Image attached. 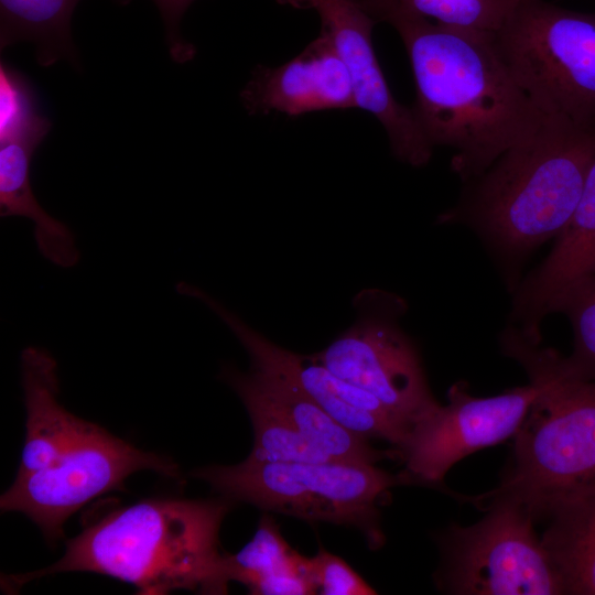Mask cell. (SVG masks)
Listing matches in <instances>:
<instances>
[{"mask_svg":"<svg viewBox=\"0 0 595 595\" xmlns=\"http://www.w3.org/2000/svg\"><path fill=\"white\" fill-rule=\"evenodd\" d=\"M241 379L279 411L311 444L335 461L375 464L393 457L369 444L326 413L295 385L279 376L255 368L238 369Z\"/></svg>","mask_w":595,"mask_h":595,"instance_id":"e0dca14e","label":"cell"},{"mask_svg":"<svg viewBox=\"0 0 595 595\" xmlns=\"http://www.w3.org/2000/svg\"><path fill=\"white\" fill-rule=\"evenodd\" d=\"M221 378L242 401L253 430L249 458L266 462L335 461L311 444L279 411L247 385L234 366H225Z\"/></svg>","mask_w":595,"mask_h":595,"instance_id":"44dd1931","label":"cell"},{"mask_svg":"<svg viewBox=\"0 0 595 595\" xmlns=\"http://www.w3.org/2000/svg\"><path fill=\"white\" fill-rule=\"evenodd\" d=\"M482 509L488 511L482 520L453 526L440 538V587L458 595L564 594L533 517L505 500Z\"/></svg>","mask_w":595,"mask_h":595,"instance_id":"52a82bcc","label":"cell"},{"mask_svg":"<svg viewBox=\"0 0 595 595\" xmlns=\"http://www.w3.org/2000/svg\"><path fill=\"white\" fill-rule=\"evenodd\" d=\"M229 502L160 497L120 507L67 540L57 562L8 575L4 585L12 589L46 575L90 572L132 584L143 595L224 594L218 533Z\"/></svg>","mask_w":595,"mask_h":595,"instance_id":"3957f363","label":"cell"},{"mask_svg":"<svg viewBox=\"0 0 595 595\" xmlns=\"http://www.w3.org/2000/svg\"><path fill=\"white\" fill-rule=\"evenodd\" d=\"M595 277V159L576 208L545 259L512 293L509 325L541 340L543 321L561 313L569 299Z\"/></svg>","mask_w":595,"mask_h":595,"instance_id":"4fadbf2b","label":"cell"},{"mask_svg":"<svg viewBox=\"0 0 595 595\" xmlns=\"http://www.w3.org/2000/svg\"><path fill=\"white\" fill-rule=\"evenodd\" d=\"M311 559L312 575L317 593L323 595L377 594L343 559L320 548Z\"/></svg>","mask_w":595,"mask_h":595,"instance_id":"d4e9b609","label":"cell"},{"mask_svg":"<svg viewBox=\"0 0 595 595\" xmlns=\"http://www.w3.org/2000/svg\"><path fill=\"white\" fill-rule=\"evenodd\" d=\"M247 586L251 594H317L311 559L294 551L274 520L264 515L250 542L235 554H223L219 582L224 594L230 582Z\"/></svg>","mask_w":595,"mask_h":595,"instance_id":"2e32d148","label":"cell"},{"mask_svg":"<svg viewBox=\"0 0 595 595\" xmlns=\"http://www.w3.org/2000/svg\"><path fill=\"white\" fill-rule=\"evenodd\" d=\"M550 519L541 540L564 594L595 595V490L563 506Z\"/></svg>","mask_w":595,"mask_h":595,"instance_id":"d6986e66","label":"cell"},{"mask_svg":"<svg viewBox=\"0 0 595 595\" xmlns=\"http://www.w3.org/2000/svg\"><path fill=\"white\" fill-rule=\"evenodd\" d=\"M241 99L251 113L299 116L357 107L350 73L322 32L289 62L257 67Z\"/></svg>","mask_w":595,"mask_h":595,"instance_id":"5bb4252c","label":"cell"},{"mask_svg":"<svg viewBox=\"0 0 595 595\" xmlns=\"http://www.w3.org/2000/svg\"><path fill=\"white\" fill-rule=\"evenodd\" d=\"M357 309L355 323L314 356L333 374L377 398L411 432L440 403L415 345L400 326L404 301L370 290L359 296Z\"/></svg>","mask_w":595,"mask_h":595,"instance_id":"ba28073f","label":"cell"},{"mask_svg":"<svg viewBox=\"0 0 595 595\" xmlns=\"http://www.w3.org/2000/svg\"><path fill=\"white\" fill-rule=\"evenodd\" d=\"M378 23L389 12H403L431 21L495 33L520 0H358Z\"/></svg>","mask_w":595,"mask_h":595,"instance_id":"7402d4cb","label":"cell"},{"mask_svg":"<svg viewBox=\"0 0 595 595\" xmlns=\"http://www.w3.org/2000/svg\"><path fill=\"white\" fill-rule=\"evenodd\" d=\"M78 2L0 0L1 50L19 41H30L36 47V58L42 66H50L60 58L75 60L71 18Z\"/></svg>","mask_w":595,"mask_h":595,"instance_id":"ffe728a7","label":"cell"},{"mask_svg":"<svg viewBox=\"0 0 595 595\" xmlns=\"http://www.w3.org/2000/svg\"><path fill=\"white\" fill-rule=\"evenodd\" d=\"M561 313L573 329V351L565 360L575 375L595 381V277L569 299Z\"/></svg>","mask_w":595,"mask_h":595,"instance_id":"cb8c5ba5","label":"cell"},{"mask_svg":"<svg viewBox=\"0 0 595 595\" xmlns=\"http://www.w3.org/2000/svg\"><path fill=\"white\" fill-rule=\"evenodd\" d=\"M163 18L172 55L175 60L183 62L193 54L191 45L185 44L178 37L180 21L194 0H153Z\"/></svg>","mask_w":595,"mask_h":595,"instance_id":"484cf974","label":"cell"},{"mask_svg":"<svg viewBox=\"0 0 595 595\" xmlns=\"http://www.w3.org/2000/svg\"><path fill=\"white\" fill-rule=\"evenodd\" d=\"M176 289L198 299L221 320L246 349L251 368L289 380L358 436L387 441L393 450L405 442L410 431L391 411L370 393L333 374L314 354L302 355L274 344L197 286L180 282Z\"/></svg>","mask_w":595,"mask_h":595,"instance_id":"8fae6325","label":"cell"},{"mask_svg":"<svg viewBox=\"0 0 595 595\" xmlns=\"http://www.w3.org/2000/svg\"><path fill=\"white\" fill-rule=\"evenodd\" d=\"M21 377L26 433L15 477L53 465L89 424L61 404L57 363L47 350L35 346L23 349Z\"/></svg>","mask_w":595,"mask_h":595,"instance_id":"9a60e30c","label":"cell"},{"mask_svg":"<svg viewBox=\"0 0 595 595\" xmlns=\"http://www.w3.org/2000/svg\"><path fill=\"white\" fill-rule=\"evenodd\" d=\"M378 22L400 35L415 82L413 115L433 148L454 151L451 169L463 183L542 121L544 112L511 75L494 33L403 12L386 13Z\"/></svg>","mask_w":595,"mask_h":595,"instance_id":"6da1fadb","label":"cell"},{"mask_svg":"<svg viewBox=\"0 0 595 595\" xmlns=\"http://www.w3.org/2000/svg\"><path fill=\"white\" fill-rule=\"evenodd\" d=\"M513 78L543 111L595 113V12L520 0L494 33Z\"/></svg>","mask_w":595,"mask_h":595,"instance_id":"8992f818","label":"cell"},{"mask_svg":"<svg viewBox=\"0 0 595 595\" xmlns=\"http://www.w3.org/2000/svg\"><path fill=\"white\" fill-rule=\"evenodd\" d=\"M50 121L36 109L33 91L17 71L0 66V143L24 141L40 145Z\"/></svg>","mask_w":595,"mask_h":595,"instance_id":"603a6c76","label":"cell"},{"mask_svg":"<svg viewBox=\"0 0 595 595\" xmlns=\"http://www.w3.org/2000/svg\"><path fill=\"white\" fill-rule=\"evenodd\" d=\"M295 9L314 10L321 32L346 64L355 89L356 105L370 112L385 128L392 154L402 163L420 167L429 163L433 147L411 108L392 95L372 45L377 23L358 0H277Z\"/></svg>","mask_w":595,"mask_h":595,"instance_id":"7c38bea8","label":"cell"},{"mask_svg":"<svg viewBox=\"0 0 595 595\" xmlns=\"http://www.w3.org/2000/svg\"><path fill=\"white\" fill-rule=\"evenodd\" d=\"M192 476L221 497L310 522L354 527L370 549L385 543L379 506L399 475L375 464L351 462H266L247 457L231 466H206Z\"/></svg>","mask_w":595,"mask_h":595,"instance_id":"5b68a950","label":"cell"},{"mask_svg":"<svg viewBox=\"0 0 595 595\" xmlns=\"http://www.w3.org/2000/svg\"><path fill=\"white\" fill-rule=\"evenodd\" d=\"M533 385L490 397L472 396L465 382L447 392V403L410 432L396 457L404 463L402 484L441 485L465 456L513 437L536 399Z\"/></svg>","mask_w":595,"mask_h":595,"instance_id":"30bf717a","label":"cell"},{"mask_svg":"<svg viewBox=\"0 0 595 595\" xmlns=\"http://www.w3.org/2000/svg\"><path fill=\"white\" fill-rule=\"evenodd\" d=\"M0 144L1 217L20 216L31 220L40 253L61 268L74 267L80 257L74 234L42 208L32 190L30 169L37 145L24 141Z\"/></svg>","mask_w":595,"mask_h":595,"instance_id":"ac0fdd59","label":"cell"},{"mask_svg":"<svg viewBox=\"0 0 595 595\" xmlns=\"http://www.w3.org/2000/svg\"><path fill=\"white\" fill-rule=\"evenodd\" d=\"M139 470L180 478L172 459L142 451L89 422L53 465L15 477L1 495V511L25 515L54 544L73 513L102 494L123 489L125 479Z\"/></svg>","mask_w":595,"mask_h":595,"instance_id":"9c48e42d","label":"cell"},{"mask_svg":"<svg viewBox=\"0 0 595 595\" xmlns=\"http://www.w3.org/2000/svg\"><path fill=\"white\" fill-rule=\"evenodd\" d=\"M595 159V113L547 111L538 128L465 182L439 216L483 241L512 292L530 256L571 219Z\"/></svg>","mask_w":595,"mask_h":595,"instance_id":"7a4b0ae2","label":"cell"},{"mask_svg":"<svg viewBox=\"0 0 595 595\" xmlns=\"http://www.w3.org/2000/svg\"><path fill=\"white\" fill-rule=\"evenodd\" d=\"M499 343L502 354L524 369L537 396L512 437L501 483L469 499L479 508L511 501L537 521L595 490V381L575 375L558 350L512 325Z\"/></svg>","mask_w":595,"mask_h":595,"instance_id":"277c9868","label":"cell"}]
</instances>
